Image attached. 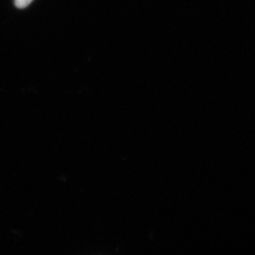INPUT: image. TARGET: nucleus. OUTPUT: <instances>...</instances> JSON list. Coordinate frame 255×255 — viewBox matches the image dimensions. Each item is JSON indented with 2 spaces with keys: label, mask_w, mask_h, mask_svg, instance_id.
<instances>
[{
  "label": "nucleus",
  "mask_w": 255,
  "mask_h": 255,
  "mask_svg": "<svg viewBox=\"0 0 255 255\" xmlns=\"http://www.w3.org/2000/svg\"><path fill=\"white\" fill-rule=\"evenodd\" d=\"M32 1L33 0H14V3H15V6L19 9H24V8H27Z\"/></svg>",
  "instance_id": "f257e3e1"
}]
</instances>
